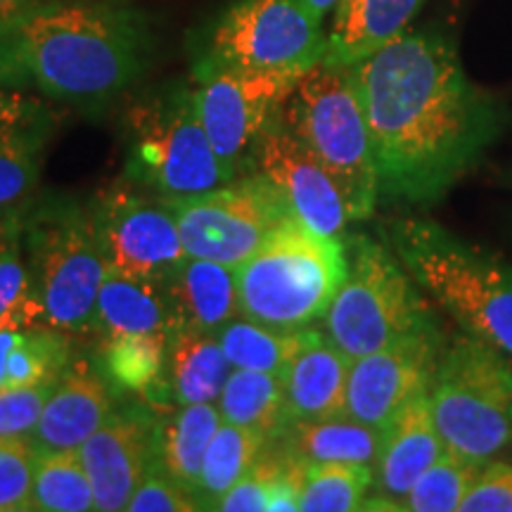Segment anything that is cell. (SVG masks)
<instances>
[{"label": "cell", "mask_w": 512, "mask_h": 512, "mask_svg": "<svg viewBox=\"0 0 512 512\" xmlns=\"http://www.w3.org/2000/svg\"><path fill=\"white\" fill-rule=\"evenodd\" d=\"M373 143L380 197L432 204L489 150L501 112L434 31H403L351 67Z\"/></svg>", "instance_id": "obj_1"}, {"label": "cell", "mask_w": 512, "mask_h": 512, "mask_svg": "<svg viewBox=\"0 0 512 512\" xmlns=\"http://www.w3.org/2000/svg\"><path fill=\"white\" fill-rule=\"evenodd\" d=\"M150 50V31L138 12L46 0L0 64V86L31 81L53 100L102 105L145 72Z\"/></svg>", "instance_id": "obj_2"}, {"label": "cell", "mask_w": 512, "mask_h": 512, "mask_svg": "<svg viewBox=\"0 0 512 512\" xmlns=\"http://www.w3.org/2000/svg\"><path fill=\"white\" fill-rule=\"evenodd\" d=\"M389 240L415 285L467 335L512 356V266L432 221H396Z\"/></svg>", "instance_id": "obj_3"}, {"label": "cell", "mask_w": 512, "mask_h": 512, "mask_svg": "<svg viewBox=\"0 0 512 512\" xmlns=\"http://www.w3.org/2000/svg\"><path fill=\"white\" fill-rule=\"evenodd\" d=\"M347 273L342 240L290 216L235 271L240 316L273 328H309L325 318Z\"/></svg>", "instance_id": "obj_4"}, {"label": "cell", "mask_w": 512, "mask_h": 512, "mask_svg": "<svg viewBox=\"0 0 512 512\" xmlns=\"http://www.w3.org/2000/svg\"><path fill=\"white\" fill-rule=\"evenodd\" d=\"M283 124L328 171L347 202L351 221L368 219L380 185L351 67L320 62L309 69L285 102Z\"/></svg>", "instance_id": "obj_5"}, {"label": "cell", "mask_w": 512, "mask_h": 512, "mask_svg": "<svg viewBox=\"0 0 512 512\" xmlns=\"http://www.w3.org/2000/svg\"><path fill=\"white\" fill-rule=\"evenodd\" d=\"M24 245L46 306V325L62 332H93L98 292L110 268L93 209L72 200L27 207Z\"/></svg>", "instance_id": "obj_6"}, {"label": "cell", "mask_w": 512, "mask_h": 512, "mask_svg": "<svg viewBox=\"0 0 512 512\" xmlns=\"http://www.w3.org/2000/svg\"><path fill=\"white\" fill-rule=\"evenodd\" d=\"M430 403L444 448L486 465L512 441V370L484 339L460 337L441 356Z\"/></svg>", "instance_id": "obj_7"}, {"label": "cell", "mask_w": 512, "mask_h": 512, "mask_svg": "<svg viewBox=\"0 0 512 512\" xmlns=\"http://www.w3.org/2000/svg\"><path fill=\"white\" fill-rule=\"evenodd\" d=\"M328 34L306 0H235L211 24L195 79L216 72L304 76L325 60Z\"/></svg>", "instance_id": "obj_8"}, {"label": "cell", "mask_w": 512, "mask_h": 512, "mask_svg": "<svg viewBox=\"0 0 512 512\" xmlns=\"http://www.w3.org/2000/svg\"><path fill=\"white\" fill-rule=\"evenodd\" d=\"M432 323L411 273L387 247L361 235L354 264L325 313L332 342L356 361Z\"/></svg>", "instance_id": "obj_9"}, {"label": "cell", "mask_w": 512, "mask_h": 512, "mask_svg": "<svg viewBox=\"0 0 512 512\" xmlns=\"http://www.w3.org/2000/svg\"><path fill=\"white\" fill-rule=\"evenodd\" d=\"M133 169L157 197L200 195L228 183L204 131L192 88H166L131 112Z\"/></svg>", "instance_id": "obj_10"}, {"label": "cell", "mask_w": 512, "mask_h": 512, "mask_svg": "<svg viewBox=\"0 0 512 512\" xmlns=\"http://www.w3.org/2000/svg\"><path fill=\"white\" fill-rule=\"evenodd\" d=\"M164 202L174 211L188 256L235 271L264 245L273 228L294 216L280 190L261 174H247L200 195Z\"/></svg>", "instance_id": "obj_11"}, {"label": "cell", "mask_w": 512, "mask_h": 512, "mask_svg": "<svg viewBox=\"0 0 512 512\" xmlns=\"http://www.w3.org/2000/svg\"><path fill=\"white\" fill-rule=\"evenodd\" d=\"M299 79L275 72H216L195 79L197 112L228 183L252 171L256 143L283 117Z\"/></svg>", "instance_id": "obj_12"}, {"label": "cell", "mask_w": 512, "mask_h": 512, "mask_svg": "<svg viewBox=\"0 0 512 512\" xmlns=\"http://www.w3.org/2000/svg\"><path fill=\"white\" fill-rule=\"evenodd\" d=\"M107 266L138 280L166 283L188 256L174 211L162 197L145 200L131 190L102 195L93 207Z\"/></svg>", "instance_id": "obj_13"}, {"label": "cell", "mask_w": 512, "mask_h": 512, "mask_svg": "<svg viewBox=\"0 0 512 512\" xmlns=\"http://www.w3.org/2000/svg\"><path fill=\"white\" fill-rule=\"evenodd\" d=\"M439 361L441 337L434 323L356 358L349 370L344 413L384 430L408 401L430 392Z\"/></svg>", "instance_id": "obj_14"}, {"label": "cell", "mask_w": 512, "mask_h": 512, "mask_svg": "<svg viewBox=\"0 0 512 512\" xmlns=\"http://www.w3.org/2000/svg\"><path fill=\"white\" fill-rule=\"evenodd\" d=\"M252 174L266 176L290 204L292 214L311 230L342 240L351 221L347 202L328 171L292 136L283 117L256 143Z\"/></svg>", "instance_id": "obj_15"}, {"label": "cell", "mask_w": 512, "mask_h": 512, "mask_svg": "<svg viewBox=\"0 0 512 512\" xmlns=\"http://www.w3.org/2000/svg\"><path fill=\"white\" fill-rule=\"evenodd\" d=\"M155 427L145 415L112 413L93 437L79 446L81 463L93 484L95 510H126L147 472L157 467Z\"/></svg>", "instance_id": "obj_16"}, {"label": "cell", "mask_w": 512, "mask_h": 512, "mask_svg": "<svg viewBox=\"0 0 512 512\" xmlns=\"http://www.w3.org/2000/svg\"><path fill=\"white\" fill-rule=\"evenodd\" d=\"M112 413L110 382L91 361L76 358L55 382L31 439L48 451H76Z\"/></svg>", "instance_id": "obj_17"}, {"label": "cell", "mask_w": 512, "mask_h": 512, "mask_svg": "<svg viewBox=\"0 0 512 512\" xmlns=\"http://www.w3.org/2000/svg\"><path fill=\"white\" fill-rule=\"evenodd\" d=\"M53 133L43 105L0 91V214L27 207Z\"/></svg>", "instance_id": "obj_18"}, {"label": "cell", "mask_w": 512, "mask_h": 512, "mask_svg": "<svg viewBox=\"0 0 512 512\" xmlns=\"http://www.w3.org/2000/svg\"><path fill=\"white\" fill-rule=\"evenodd\" d=\"M444 451L437 422L432 415L430 392L406 403L384 427L382 451L375 465L377 494L403 510L408 491Z\"/></svg>", "instance_id": "obj_19"}, {"label": "cell", "mask_w": 512, "mask_h": 512, "mask_svg": "<svg viewBox=\"0 0 512 512\" xmlns=\"http://www.w3.org/2000/svg\"><path fill=\"white\" fill-rule=\"evenodd\" d=\"M354 358L328 335L299 351L283 370L287 408L292 420H325L347 408V384Z\"/></svg>", "instance_id": "obj_20"}, {"label": "cell", "mask_w": 512, "mask_h": 512, "mask_svg": "<svg viewBox=\"0 0 512 512\" xmlns=\"http://www.w3.org/2000/svg\"><path fill=\"white\" fill-rule=\"evenodd\" d=\"M166 290L174 306L176 330L219 332L240 316L235 268L216 261L185 256L166 280Z\"/></svg>", "instance_id": "obj_21"}, {"label": "cell", "mask_w": 512, "mask_h": 512, "mask_svg": "<svg viewBox=\"0 0 512 512\" xmlns=\"http://www.w3.org/2000/svg\"><path fill=\"white\" fill-rule=\"evenodd\" d=\"M422 5L425 0H339L323 62L354 67L408 31Z\"/></svg>", "instance_id": "obj_22"}, {"label": "cell", "mask_w": 512, "mask_h": 512, "mask_svg": "<svg viewBox=\"0 0 512 512\" xmlns=\"http://www.w3.org/2000/svg\"><path fill=\"white\" fill-rule=\"evenodd\" d=\"M93 332L100 337L124 332H176V316L166 283L138 280L107 268L95 304Z\"/></svg>", "instance_id": "obj_23"}, {"label": "cell", "mask_w": 512, "mask_h": 512, "mask_svg": "<svg viewBox=\"0 0 512 512\" xmlns=\"http://www.w3.org/2000/svg\"><path fill=\"white\" fill-rule=\"evenodd\" d=\"M384 430L342 413L325 420H294L283 439L275 441L302 463L377 465Z\"/></svg>", "instance_id": "obj_24"}, {"label": "cell", "mask_w": 512, "mask_h": 512, "mask_svg": "<svg viewBox=\"0 0 512 512\" xmlns=\"http://www.w3.org/2000/svg\"><path fill=\"white\" fill-rule=\"evenodd\" d=\"M233 373L219 332L176 330L166 361V392L178 406L216 403L228 375Z\"/></svg>", "instance_id": "obj_25"}, {"label": "cell", "mask_w": 512, "mask_h": 512, "mask_svg": "<svg viewBox=\"0 0 512 512\" xmlns=\"http://www.w3.org/2000/svg\"><path fill=\"white\" fill-rule=\"evenodd\" d=\"M216 406L223 420L261 432L271 444L283 439L294 422L287 408L283 373L233 368Z\"/></svg>", "instance_id": "obj_26"}, {"label": "cell", "mask_w": 512, "mask_h": 512, "mask_svg": "<svg viewBox=\"0 0 512 512\" xmlns=\"http://www.w3.org/2000/svg\"><path fill=\"white\" fill-rule=\"evenodd\" d=\"M221 422L223 415L216 403H188L166 422H157L155 446L159 470L195 494L204 453Z\"/></svg>", "instance_id": "obj_27"}, {"label": "cell", "mask_w": 512, "mask_h": 512, "mask_svg": "<svg viewBox=\"0 0 512 512\" xmlns=\"http://www.w3.org/2000/svg\"><path fill=\"white\" fill-rule=\"evenodd\" d=\"M171 335L124 332L100 337L98 368L110 387L131 394H150L162 384L169 361Z\"/></svg>", "instance_id": "obj_28"}, {"label": "cell", "mask_w": 512, "mask_h": 512, "mask_svg": "<svg viewBox=\"0 0 512 512\" xmlns=\"http://www.w3.org/2000/svg\"><path fill=\"white\" fill-rule=\"evenodd\" d=\"M320 337L323 335L311 328L285 330L249 318H235L219 330V342L230 366L266 373H283L299 351L311 347Z\"/></svg>", "instance_id": "obj_29"}, {"label": "cell", "mask_w": 512, "mask_h": 512, "mask_svg": "<svg viewBox=\"0 0 512 512\" xmlns=\"http://www.w3.org/2000/svg\"><path fill=\"white\" fill-rule=\"evenodd\" d=\"M268 446L271 441L261 432L223 420L204 453L200 482H197L195 496L202 508L214 510L216 503L259 463Z\"/></svg>", "instance_id": "obj_30"}, {"label": "cell", "mask_w": 512, "mask_h": 512, "mask_svg": "<svg viewBox=\"0 0 512 512\" xmlns=\"http://www.w3.org/2000/svg\"><path fill=\"white\" fill-rule=\"evenodd\" d=\"M46 325V306L31 268L24 223L0 247V330H27Z\"/></svg>", "instance_id": "obj_31"}, {"label": "cell", "mask_w": 512, "mask_h": 512, "mask_svg": "<svg viewBox=\"0 0 512 512\" xmlns=\"http://www.w3.org/2000/svg\"><path fill=\"white\" fill-rule=\"evenodd\" d=\"M34 510L88 512L95 510L93 484L76 451L38 448L34 470Z\"/></svg>", "instance_id": "obj_32"}, {"label": "cell", "mask_w": 512, "mask_h": 512, "mask_svg": "<svg viewBox=\"0 0 512 512\" xmlns=\"http://www.w3.org/2000/svg\"><path fill=\"white\" fill-rule=\"evenodd\" d=\"M72 361L69 332L55 330L50 325L19 330L17 344L8 356L5 389L57 382Z\"/></svg>", "instance_id": "obj_33"}, {"label": "cell", "mask_w": 512, "mask_h": 512, "mask_svg": "<svg viewBox=\"0 0 512 512\" xmlns=\"http://www.w3.org/2000/svg\"><path fill=\"white\" fill-rule=\"evenodd\" d=\"M375 482L373 467L356 463L306 465L299 510L302 512H349L363 510L366 494Z\"/></svg>", "instance_id": "obj_34"}, {"label": "cell", "mask_w": 512, "mask_h": 512, "mask_svg": "<svg viewBox=\"0 0 512 512\" xmlns=\"http://www.w3.org/2000/svg\"><path fill=\"white\" fill-rule=\"evenodd\" d=\"M484 463L444 448L441 456L422 472V477L408 491L403 510L408 512H453L477 482Z\"/></svg>", "instance_id": "obj_35"}, {"label": "cell", "mask_w": 512, "mask_h": 512, "mask_svg": "<svg viewBox=\"0 0 512 512\" xmlns=\"http://www.w3.org/2000/svg\"><path fill=\"white\" fill-rule=\"evenodd\" d=\"M36 458L31 437H0V512L34 510Z\"/></svg>", "instance_id": "obj_36"}, {"label": "cell", "mask_w": 512, "mask_h": 512, "mask_svg": "<svg viewBox=\"0 0 512 512\" xmlns=\"http://www.w3.org/2000/svg\"><path fill=\"white\" fill-rule=\"evenodd\" d=\"M55 382L0 389V437H31Z\"/></svg>", "instance_id": "obj_37"}, {"label": "cell", "mask_w": 512, "mask_h": 512, "mask_svg": "<svg viewBox=\"0 0 512 512\" xmlns=\"http://www.w3.org/2000/svg\"><path fill=\"white\" fill-rule=\"evenodd\" d=\"M202 510L197 496L169 477L159 467H152L131 496L126 512H195Z\"/></svg>", "instance_id": "obj_38"}, {"label": "cell", "mask_w": 512, "mask_h": 512, "mask_svg": "<svg viewBox=\"0 0 512 512\" xmlns=\"http://www.w3.org/2000/svg\"><path fill=\"white\" fill-rule=\"evenodd\" d=\"M275 467L273 444L266 448L252 470L240 479L226 496L216 503L214 510L221 512H268V494H271V477Z\"/></svg>", "instance_id": "obj_39"}, {"label": "cell", "mask_w": 512, "mask_h": 512, "mask_svg": "<svg viewBox=\"0 0 512 512\" xmlns=\"http://www.w3.org/2000/svg\"><path fill=\"white\" fill-rule=\"evenodd\" d=\"M463 512H512V463H486L460 503Z\"/></svg>", "instance_id": "obj_40"}, {"label": "cell", "mask_w": 512, "mask_h": 512, "mask_svg": "<svg viewBox=\"0 0 512 512\" xmlns=\"http://www.w3.org/2000/svg\"><path fill=\"white\" fill-rule=\"evenodd\" d=\"M43 3L46 0H0V64L10 53L19 29L24 27L31 12Z\"/></svg>", "instance_id": "obj_41"}, {"label": "cell", "mask_w": 512, "mask_h": 512, "mask_svg": "<svg viewBox=\"0 0 512 512\" xmlns=\"http://www.w3.org/2000/svg\"><path fill=\"white\" fill-rule=\"evenodd\" d=\"M27 207H29V204H27ZM27 207L3 211V214H0V247H3L5 240H8L19 226H22L24 214H27Z\"/></svg>", "instance_id": "obj_42"}, {"label": "cell", "mask_w": 512, "mask_h": 512, "mask_svg": "<svg viewBox=\"0 0 512 512\" xmlns=\"http://www.w3.org/2000/svg\"><path fill=\"white\" fill-rule=\"evenodd\" d=\"M19 330H0V389H5V373H8V356L17 344Z\"/></svg>", "instance_id": "obj_43"}, {"label": "cell", "mask_w": 512, "mask_h": 512, "mask_svg": "<svg viewBox=\"0 0 512 512\" xmlns=\"http://www.w3.org/2000/svg\"><path fill=\"white\" fill-rule=\"evenodd\" d=\"M337 3H339V0H306V5H309L313 15L320 17V19H325L328 12L335 10Z\"/></svg>", "instance_id": "obj_44"}]
</instances>
